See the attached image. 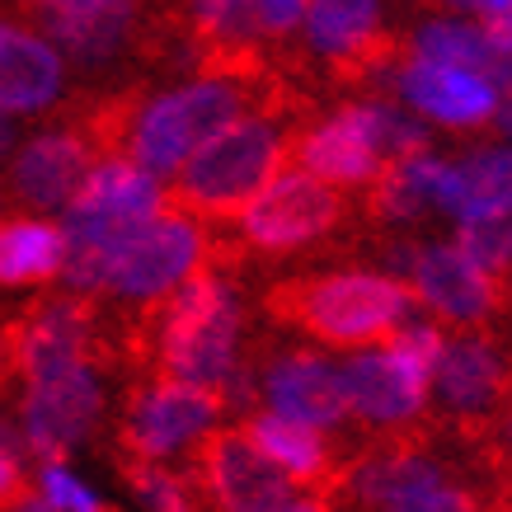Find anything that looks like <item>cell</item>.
<instances>
[{
	"label": "cell",
	"mask_w": 512,
	"mask_h": 512,
	"mask_svg": "<svg viewBox=\"0 0 512 512\" xmlns=\"http://www.w3.org/2000/svg\"><path fill=\"white\" fill-rule=\"evenodd\" d=\"M311 94L315 90L287 76L268 104L249 109L231 127H221L212 141H202L198 156L184 170L170 174L165 202L174 212H188V217L212 221V226L235 221L249 207V198L292 160L301 127L315 123Z\"/></svg>",
	"instance_id": "1"
},
{
	"label": "cell",
	"mask_w": 512,
	"mask_h": 512,
	"mask_svg": "<svg viewBox=\"0 0 512 512\" xmlns=\"http://www.w3.org/2000/svg\"><path fill=\"white\" fill-rule=\"evenodd\" d=\"M419 292L386 268H311L273 278L259 296V315L273 329H296L320 348H386L404 325H414Z\"/></svg>",
	"instance_id": "2"
},
{
	"label": "cell",
	"mask_w": 512,
	"mask_h": 512,
	"mask_svg": "<svg viewBox=\"0 0 512 512\" xmlns=\"http://www.w3.org/2000/svg\"><path fill=\"white\" fill-rule=\"evenodd\" d=\"M287 76L249 80V76H193L188 85L170 94H151L137 104L132 127H127L123 156L137 160L141 170L170 179L198 156L202 141H212L221 127L245 118L249 109L268 104L282 90Z\"/></svg>",
	"instance_id": "3"
},
{
	"label": "cell",
	"mask_w": 512,
	"mask_h": 512,
	"mask_svg": "<svg viewBox=\"0 0 512 512\" xmlns=\"http://www.w3.org/2000/svg\"><path fill=\"white\" fill-rule=\"evenodd\" d=\"M160 174L141 170L137 160L109 156L94 165V174L85 179L71 207L62 212V231H66V268H62V287L71 292L94 296L109 278V264L118 245L137 231L141 221L160 217L170 202L165 188L156 184Z\"/></svg>",
	"instance_id": "4"
},
{
	"label": "cell",
	"mask_w": 512,
	"mask_h": 512,
	"mask_svg": "<svg viewBox=\"0 0 512 512\" xmlns=\"http://www.w3.org/2000/svg\"><path fill=\"white\" fill-rule=\"evenodd\" d=\"M212 259H217V226L165 207L160 217L141 221L137 231L118 245L109 278L94 296L118 325H127L146 306H156L160 296H170L184 278H193L198 268H207Z\"/></svg>",
	"instance_id": "5"
},
{
	"label": "cell",
	"mask_w": 512,
	"mask_h": 512,
	"mask_svg": "<svg viewBox=\"0 0 512 512\" xmlns=\"http://www.w3.org/2000/svg\"><path fill=\"white\" fill-rule=\"evenodd\" d=\"M226 419V400L207 386H188L156 372L127 376L118 419H113V461H179L207 428Z\"/></svg>",
	"instance_id": "6"
},
{
	"label": "cell",
	"mask_w": 512,
	"mask_h": 512,
	"mask_svg": "<svg viewBox=\"0 0 512 512\" xmlns=\"http://www.w3.org/2000/svg\"><path fill=\"white\" fill-rule=\"evenodd\" d=\"M193 475L202 508L226 512H325L320 498L254 447L240 423L235 428H207L193 447L179 456Z\"/></svg>",
	"instance_id": "7"
},
{
	"label": "cell",
	"mask_w": 512,
	"mask_h": 512,
	"mask_svg": "<svg viewBox=\"0 0 512 512\" xmlns=\"http://www.w3.org/2000/svg\"><path fill=\"white\" fill-rule=\"evenodd\" d=\"M343 221H353L348 202H343V188L301 165V170L273 174L249 198V207L235 217V235H240V245L249 254L282 259V254L334 245L329 235H339Z\"/></svg>",
	"instance_id": "8"
},
{
	"label": "cell",
	"mask_w": 512,
	"mask_h": 512,
	"mask_svg": "<svg viewBox=\"0 0 512 512\" xmlns=\"http://www.w3.org/2000/svg\"><path fill=\"white\" fill-rule=\"evenodd\" d=\"M433 414L461 433H484L512 409V329H461L433 372Z\"/></svg>",
	"instance_id": "9"
},
{
	"label": "cell",
	"mask_w": 512,
	"mask_h": 512,
	"mask_svg": "<svg viewBox=\"0 0 512 512\" xmlns=\"http://www.w3.org/2000/svg\"><path fill=\"white\" fill-rule=\"evenodd\" d=\"M409 287L447 329H512V273H494L461 245H423Z\"/></svg>",
	"instance_id": "10"
},
{
	"label": "cell",
	"mask_w": 512,
	"mask_h": 512,
	"mask_svg": "<svg viewBox=\"0 0 512 512\" xmlns=\"http://www.w3.org/2000/svg\"><path fill=\"white\" fill-rule=\"evenodd\" d=\"M99 160L104 156H99V146H94L90 127L66 113L52 132L29 137L15 156H10V170H5L10 212H29V217L66 212Z\"/></svg>",
	"instance_id": "11"
},
{
	"label": "cell",
	"mask_w": 512,
	"mask_h": 512,
	"mask_svg": "<svg viewBox=\"0 0 512 512\" xmlns=\"http://www.w3.org/2000/svg\"><path fill=\"white\" fill-rule=\"evenodd\" d=\"M99 372L104 367L85 362V367H71V372L52 376V381L19 390V428L29 437L38 466L43 461H66L80 442H90L104 428L109 395H104Z\"/></svg>",
	"instance_id": "12"
},
{
	"label": "cell",
	"mask_w": 512,
	"mask_h": 512,
	"mask_svg": "<svg viewBox=\"0 0 512 512\" xmlns=\"http://www.w3.org/2000/svg\"><path fill=\"white\" fill-rule=\"evenodd\" d=\"M254 357H259L264 404L278 409L282 419L311 423L325 433H339L348 419H357L343 367L315 357L311 348H273V343H259Z\"/></svg>",
	"instance_id": "13"
},
{
	"label": "cell",
	"mask_w": 512,
	"mask_h": 512,
	"mask_svg": "<svg viewBox=\"0 0 512 512\" xmlns=\"http://www.w3.org/2000/svg\"><path fill=\"white\" fill-rule=\"evenodd\" d=\"M390 90L400 94L409 109H419L428 123L442 127H480L498 118L494 80H484L480 71H466V66L419 57V52H409L400 62Z\"/></svg>",
	"instance_id": "14"
},
{
	"label": "cell",
	"mask_w": 512,
	"mask_h": 512,
	"mask_svg": "<svg viewBox=\"0 0 512 512\" xmlns=\"http://www.w3.org/2000/svg\"><path fill=\"white\" fill-rule=\"evenodd\" d=\"M0 71H5V118H33L66 99V52L52 38H38L33 24L5 19L0 29Z\"/></svg>",
	"instance_id": "15"
},
{
	"label": "cell",
	"mask_w": 512,
	"mask_h": 512,
	"mask_svg": "<svg viewBox=\"0 0 512 512\" xmlns=\"http://www.w3.org/2000/svg\"><path fill=\"white\" fill-rule=\"evenodd\" d=\"M348 395H353V414L357 428L367 433H386V428H404V423L423 419L433 400H428V386H419L414 376L400 367V357L390 353H357L348 357Z\"/></svg>",
	"instance_id": "16"
},
{
	"label": "cell",
	"mask_w": 512,
	"mask_h": 512,
	"mask_svg": "<svg viewBox=\"0 0 512 512\" xmlns=\"http://www.w3.org/2000/svg\"><path fill=\"white\" fill-rule=\"evenodd\" d=\"M292 165H306L311 174H320V179H329V184H339V188H362V184H372L386 160L376 156V146L362 137V127L353 123V113L343 104L334 118H320V123L301 127Z\"/></svg>",
	"instance_id": "17"
},
{
	"label": "cell",
	"mask_w": 512,
	"mask_h": 512,
	"mask_svg": "<svg viewBox=\"0 0 512 512\" xmlns=\"http://www.w3.org/2000/svg\"><path fill=\"white\" fill-rule=\"evenodd\" d=\"M409 38H414V52H419V57L480 71V76L494 80L503 94H512V52L498 47L494 33L484 29V24H466V19H428V24H419Z\"/></svg>",
	"instance_id": "18"
},
{
	"label": "cell",
	"mask_w": 512,
	"mask_h": 512,
	"mask_svg": "<svg viewBox=\"0 0 512 512\" xmlns=\"http://www.w3.org/2000/svg\"><path fill=\"white\" fill-rule=\"evenodd\" d=\"M66 268V231L29 212H10L0 231V278L5 287H43L62 282Z\"/></svg>",
	"instance_id": "19"
},
{
	"label": "cell",
	"mask_w": 512,
	"mask_h": 512,
	"mask_svg": "<svg viewBox=\"0 0 512 512\" xmlns=\"http://www.w3.org/2000/svg\"><path fill=\"white\" fill-rule=\"evenodd\" d=\"M348 113H353V123L362 127V137L376 146V156L381 160H404V156H423V151H433V132L423 123H414L409 113L390 109V104H381V99H353L348 104Z\"/></svg>",
	"instance_id": "20"
},
{
	"label": "cell",
	"mask_w": 512,
	"mask_h": 512,
	"mask_svg": "<svg viewBox=\"0 0 512 512\" xmlns=\"http://www.w3.org/2000/svg\"><path fill=\"white\" fill-rule=\"evenodd\" d=\"M456 245L494 273H512V207H484L456 226Z\"/></svg>",
	"instance_id": "21"
},
{
	"label": "cell",
	"mask_w": 512,
	"mask_h": 512,
	"mask_svg": "<svg viewBox=\"0 0 512 512\" xmlns=\"http://www.w3.org/2000/svg\"><path fill=\"white\" fill-rule=\"evenodd\" d=\"M466 170V212H484V207H512V146H489L461 160Z\"/></svg>",
	"instance_id": "22"
},
{
	"label": "cell",
	"mask_w": 512,
	"mask_h": 512,
	"mask_svg": "<svg viewBox=\"0 0 512 512\" xmlns=\"http://www.w3.org/2000/svg\"><path fill=\"white\" fill-rule=\"evenodd\" d=\"M38 484H43L47 508H57V512H104L109 508L90 484H80L76 475L66 470V461H43V466H38Z\"/></svg>",
	"instance_id": "23"
},
{
	"label": "cell",
	"mask_w": 512,
	"mask_h": 512,
	"mask_svg": "<svg viewBox=\"0 0 512 512\" xmlns=\"http://www.w3.org/2000/svg\"><path fill=\"white\" fill-rule=\"evenodd\" d=\"M259 15H264L268 38L278 43L282 66H287V57H292V47H296V33L306 29L311 0H259Z\"/></svg>",
	"instance_id": "24"
},
{
	"label": "cell",
	"mask_w": 512,
	"mask_h": 512,
	"mask_svg": "<svg viewBox=\"0 0 512 512\" xmlns=\"http://www.w3.org/2000/svg\"><path fill=\"white\" fill-rule=\"evenodd\" d=\"M428 10H451V15H489L494 0H419Z\"/></svg>",
	"instance_id": "25"
},
{
	"label": "cell",
	"mask_w": 512,
	"mask_h": 512,
	"mask_svg": "<svg viewBox=\"0 0 512 512\" xmlns=\"http://www.w3.org/2000/svg\"><path fill=\"white\" fill-rule=\"evenodd\" d=\"M494 127L503 132V137L512 141V94H503V104H498V118H494Z\"/></svg>",
	"instance_id": "26"
}]
</instances>
